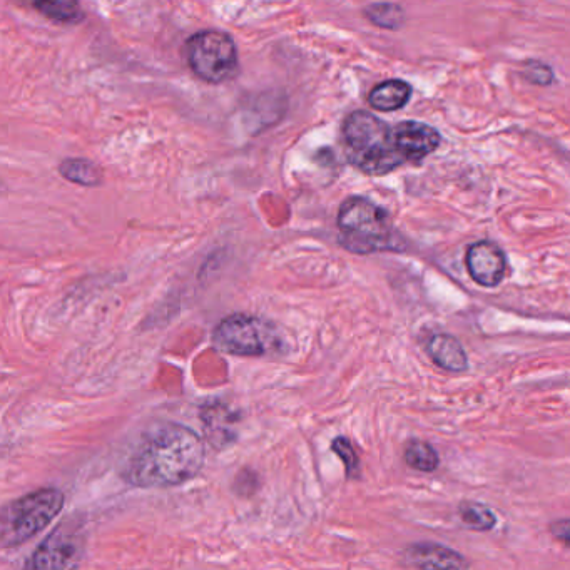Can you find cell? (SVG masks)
<instances>
[{"label":"cell","mask_w":570,"mask_h":570,"mask_svg":"<svg viewBox=\"0 0 570 570\" xmlns=\"http://www.w3.org/2000/svg\"><path fill=\"white\" fill-rule=\"evenodd\" d=\"M405 462L417 472H435L438 467V453L423 440H412L405 448Z\"/></svg>","instance_id":"cell-14"},{"label":"cell","mask_w":570,"mask_h":570,"mask_svg":"<svg viewBox=\"0 0 570 570\" xmlns=\"http://www.w3.org/2000/svg\"><path fill=\"white\" fill-rule=\"evenodd\" d=\"M201 417H203L208 440L213 443L214 447H224L235 440V432L231 428L235 423V418L231 417L228 408L214 403L211 407H204Z\"/></svg>","instance_id":"cell-12"},{"label":"cell","mask_w":570,"mask_h":570,"mask_svg":"<svg viewBox=\"0 0 570 570\" xmlns=\"http://www.w3.org/2000/svg\"><path fill=\"white\" fill-rule=\"evenodd\" d=\"M412 96V87L402 79H390L380 82L368 94V104L373 109L383 112H392L402 109Z\"/></svg>","instance_id":"cell-11"},{"label":"cell","mask_w":570,"mask_h":570,"mask_svg":"<svg viewBox=\"0 0 570 570\" xmlns=\"http://www.w3.org/2000/svg\"><path fill=\"white\" fill-rule=\"evenodd\" d=\"M524 74L530 82L539 84V86H547L554 79V74L550 71V67L540 64V62H529L525 66Z\"/></svg>","instance_id":"cell-19"},{"label":"cell","mask_w":570,"mask_h":570,"mask_svg":"<svg viewBox=\"0 0 570 570\" xmlns=\"http://www.w3.org/2000/svg\"><path fill=\"white\" fill-rule=\"evenodd\" d=\"M341 246L357 255L402 250L387 211L370 199L350 198L338 211Z\"/></svg>","instance_id":"cell-3"},{"label":"cell","mask_w":570,"mask_h":570,"mask_svg":"<svg viewBox=\"0 0 570 570\" xmlns=\"http://www.w3.org/2000/svg\"><path fill=\"white\" fill-rule=\"evenodd\" d=\"M465 265L475 283L485 288H494L504 281L507 258L504 251L492 241H479L469 246Z\"/></svg>","instance_id":"cell-8"},{"label":"cell","mask_w":570,"mask_h":570,"mask_svg":"<svg viewBox=\"0 0 570 570\" xmlns=\"http://www.w3.org/2000/svg\"><path fill=\"white\" fill-rule=\"evenodd\" d=\"M460 520L472 530L487 532L497 525V517L487 505L465 500L459 507Z\"/></svg>","instance_id":"cell-15"},{"label":"cell","mask_w":570,"mask_h":570,"mask_svg":"<svg viewBox=\"0 0 570 570\" xmlns=\"http://www.w3.org/2000/svg\"><path fill=\"white\" fill-rule=\"evenodd\" d=\"M427 353L438 367L452 373H462L469 367V358L455 336L437 333L427 341Z\"/></svg>","instance_id":"cell-10"},{"label":"cell","mask_w":570,"mask_h":570,"mask_svg":"<svg viewBox=\"0 0 570 570\" xmlns=\"http://www.w3.org/2000/svg\"><path fill=\"white\" fill-rule=\"evenodd\" d=\"M4 193H6V186H4V183H2V181H0V198H2V196H4Z\"/></svg>","instance_id":"cell-21"},{"label":"cell","mask_w":570,"mask_h":570,"mask_svg":"<svg viewBox=\"0 0 570 570\" xmlns=\"http://www.w3.org/2000/svg\"><path fill=\"white\" fill-rule=\"evenodd\" d=\"M214 347L235 357H263L276 348V335L266 321L255 316L231 315L213 333Z\"/></svg>","instance_id":"cell-6"},{"label":"cell","mask_w":570,"mask_h":570,"mask_svg":"<svg viewBox=\"0 0 570 570\" xmlns=\"http://www.w3.org/2000/svg\"><path fill=\"white\" fill-rule=\"evenodd\" d=\"M408 564L418 570H469V560L457 550L433 542H418L405 549Z\"/></svg>","instance_id":"cell-9"},{"label":"cell","mask_w":570,"mask_h":570,"mask_svg":"<svg viewBox=\"0 0 570 570\" xmlns=\"http://www.w3.org/2000/svg\"><path fill=\"white\" fill-rule=\"evenodd\" d=\"M59 173L67 181L87 186V188H96L102 183L101 168L89 159H64L59 166Z\"/></svg>","instance_id":"cell-13"},{"label":"cell","mask_w":570,"mask_h":570,"mask_svg":"<svg viewBox=\"0 0 570 570\" xmlns=\"http://www.w3.org/2000/svg\"><path fill=\"white\" fill-rule=\"evenodd\" d=\"M186 61L191 71L209 82L221 84L230 81L238 72V49L226 32L199 31L186 42Z\"/></svg>","instance_id":"cell-5"},{"label":"cell","mask_w":570,"mask_h":570,"mask_svg":"<svg viewBox=\"0 0 570 570\" xmlns=\"http://www.w3.org/2000/svg\"><path fill=\"white\" fill-rule=\"evenodd\" d=\"M552 534L554 537L562 542V544H569V520L562 519L557 524L552 525Z\"/></svg>","instance_id":"cell-20"},{"label":"cell","mask_w":570,"mask_h":570,"mask_svg":"<svg viewBox=\"0 0 570 570\" xmlns=\"http://www.w3.org/2000/svg\"><path fill=\"white\" fill-rule=\"evenodd\" d=\"M206 459L198 433L179 423H158L139 438L123 477L139 489H166L186 484L201 472Z\"/></svg>","instance_id":"cell-2"},{"label":"cell","mask_w":570,"mask_h":570,"mask_svg":"<svg viewBox=\"0 0 570 570\" xmlns=\"http://www.w3.org/2000/svg\"><path fill=\"white\" fill-rule=\"evenodd\" d=\"M347 156L362 173L383 176L403 164L418 163L440 146V133L428 124L403 121L388 126L368 111H355L343 121Z\"/></svg>","instance_id":"cell-1"},{"label":"cell","mask_w":570,"mask_h":570,"mask_svg":"<svg viewBox=\"0 0 570 570\" xmlns=\"http://www.w3.org/2000/svg\"><path fill=\"white\" fill-rule=\"evenodd\" d=\"M64 507L59 489H39L0 510V545L16 547L46 529Z\"/></svg>","instance_id":"cell-4"},{"label":"cell","mask_w":570,"mask_h":570,"mask_svg":"<svg viewBox=\"0 0 570 570\" xmlns=\"http://www.w3.org/2000/svg\"><path fill=\"white\" fill-rule=\"evenodd\" d=\"M34 7L51 21L61 24H76L84 17L77 2H36Z\"/></svg>","instance_id":"cell-16"},{"label":"cell","mask_w":570,"mask_h":570,"mask_svg":"<svg viewBox=\"0 0 570 570\" xmlns=\"http://www.w3.org/2000/svg\"><path fill=\"white\" fill-rule=\"evenodd\" d=\"M86 549V535L79 520H64L37 547L24 570H76Z\"/></svg>","instance_id":"cell-7"},{"label":"cell","mask_w":570,"mask_h":570,"mask_svg":"<svg viewBox=\"0 0 570 570\" xmlns=\"http://www.w3.org/2000/svg\"><path fill=\"white\" fill-rule=\"evenodd\" d=\"M367 17L375 26L397 31L405 22V12L397 4H373L367 7Z\"/></svg>","instance_id":"cell-17"},{"label":"cell","mask_w":570,"mask_h":570,"mask_svg":"<svg viewBox=\"0 0 570 570\" xmlns=\"http://www.w3.org/2000/svg\"><path fill=\"white\" fill-rule=\"evenodd\" d=\"M331 450L340 457L341 462L345 465L348 477L350 479L358 477V474H360V459H358V453L355 452L352 442L347 437L335 438L333 445H331Z\"/></svg>","instance_id":"cell-18"}]
</instances>
